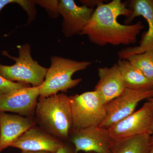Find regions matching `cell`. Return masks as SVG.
Wrapping results in <instances>:
<instances>
[{
	"mask_svg": "<svg viewBox=\"0 0 153 153\" xmlns=\"http://www.w3.org/2000/svg\"><path fill=\"white\" fill-rule=\"evenodd\" d=\"M117 64L126 88L136 90L153 89L152 82L128 60L119 59Z\"/></svg>",
	"mask_w": 153,
	"mask_h": 153,
	"instance_id": "15",
	"label": "cell"
},
{
	"mask_svg": "<svg viewBox=\"0 0 153 153\" xmlns=\"http://www.w3.org/2000/svg\"><path fill=\"white\" fill-rule=\"evenodd\" d=\"M89 61L76 60L53 56L51 66L47 69L44 83L40 86V97H47L59 91L66 92L82 81L80 78L73 79L72 75L77 71L86 69L91 65Z\"/></svg>",
	"mask_w": 153,
	"mask_h": 153,
	"instance_id": "3",
	"label": "cell"
},
{
	"mask_svg": "<svg viewBox=\"0 0 153 153\" xmlns=\"http://www.w3.org/2000/svg\"><path fill=\"white\" fill-rule=\"evenodd\" d=\"M40 86L23 88L0 97V112L16 113L27 117H35L40 96Z\"/></svg>",
	"mask_w": 153,
	"mask_h": 153,
	"instance_id": "10",
	"label": "cell"
},
{
	"mask_svg": "<svg viewBox=\"0 0 153 153\" xmlns=\"http://www.w3.org/2000/svg\"><path fill=\"white\" fill-rule=\"evenodd\" d=\"M56 153H76L74 146L69 142H65L63 146L58 150Z\"/></svg>",
	"mask_w": 153,
	"mask_h": 153,
	"instance_id": "21",
	"label": "cell"
},
{
	"mask_svg": "<svg viewBox=\"0 0 153 153\" xmlns=\"http://www.w3.org/2000/svg\"><path fill=\"white\" fill-rule=\"evenodd\" d=\"M36 125L35 117L0 112V152L11 147L19 137Z\"/></svg>",
	"mask_w": 153,
	"mask_h": 153,
	"instance_id": "13",
	"label": "cell"
},
{
	"mask_svg": "<svg viewBox=\"0 0 153 153\" xmlns=\"http://www.w3.org/2000/svg\"><path fill=\"white\" fill-rule=\"evenodd\" d=\"M126 60L139 69L153 83V50L132 55L128 57Z\"/></svg>",
	"mask_w": 153,
	"mask_h": 153,
	"instance_id": "17",
	"label": "cell"
},
{
	"mask_svg": "<svg viewBox=\"0 0 153 153\" xmlns=\"http://www.w3.org/2000/svg\"><path fill=\"white\" fill-rule=\"evenodd\" d=\"M73 128L100 126L107 117L105 105L95 91L69 96Z\"/></svg>",
	"mask_w": 153,
	"mask_h": 153,
	"instance_id": "5",
	"label": "cell"
},
{
	"mask_svg": "<svg viewBox=\"0 0 153 153\" xmlns=\"http://www.w3.org/2000/svg\"><path fill=\"white\" fill-rule=\"evenodd\" d=\"M16 3L24 9L28 16V23H31L36 18V10L34 1L30 0H0V12L9 4Z\"/></svg>",
	"mask_w": 153,
	"mask_h": 153,
	"instance_id": "18",
	"label": "cell"
},
{
	"mask_svg": "<svg viewBox=\"0 0 153 153\" xmlns=\"http://www.w3.org/2000/svg\"><path fill=\"white\" fill-rule=\"evenodd\" d=\"M30 86V84L27 83L12 82L0 75V97L13 91Z\"/></svg>",
	"mask_w": 153,
	"mask_h": 153,
	"instance_id": "19",
	"label": "cell"
},
{
	"mask_svg": "<svg viewBox=\"0 0 153 153\" xmlns=\"http://www.w3.org/2000/svg\"><path fill=\"white\" fill-rule=\"evenodd\" d=\"M65 143L36 125L19 137L11 147L22 151L56 153Z\"/></svg>",
	"mask_w": 153,
	"mask_h": 153,
	"instance_id": "12",
	"label": "cell"
},
{
	"mask_svg": "<svg viewBox=\"0 0 153 153\" xmlns=\"http://www.w3.org/2000/svg\"><path fill=\"white\" fill-rule=\"evenodd\" d=\"M113 139H125L153 134V103L151 99L127 117L108 128Z\"/></svg>",
	"mask_w": 153,
	"mask_h": 153,
	"instance_id": "6",
	"label": "cell"
},
{
	"mask_svg": "<svg viewBox=\"0 0 153 153\" xmlns=\"http://www.w3.org/2000/svg\"><path fill=\"white\" fill-rule=\"evenodd\" d=\"M129 4L132 14L126 19L125 23L128 25L136 17L142 16L147 22L149 28L139 46L127 47L118 52L120 59H126L132 55L153 50V0H131Z\"/></svg>",
	"mask_w": 153,
	"mask_h": 153,
	"instance_id": "9",
	"label": "cell"
},
{
	"mask_svg": "<svg viewBox=\"0 0 153 153\" xmlns=\"http://www.w3.org/2000/svg\"><path fill=\"white\" fill-rule=\"evenodd\" d=\"M151 100H152V102L153 103V97L152 98H150ZM151 140L152 141L153 140V134L152 135V136H151Z\"/></svg>",
	"mask_w": 153,
	"mask_h": 153,
	"instance_id": "25",
	"label": "cell"
},
{
	"mask_svg": "<svg viewBox=\"0 0 153 153\" xmlns=\"http://www.w3.org/2000/svg\"><path fill=\"white\" fill-rule=\"evenodd\" d=\"M97 71L99 80L94 91L105 105L120 95L126 88L117 63L111 67H100Z\"/></svg>",
	"mask_w": 153,
	"mask_h": 153,
	"instance_id": "14",
	"label": "cell"
},
{
	"mask_svg": "<svg viewBox=\"0 0 153 153\" xmlns=\"http://www.w3.org/2000/svg\"><path fill=\"white\" fill-rule=\"evenodd\" d=\"M59 13L63 17L62 32L67 38L80 34L91 19L95 9L79 6L73 0H61Z\"/></svg>",
	"mask_w": 153,
	"mask_h": 153,
	"instance_id": "11",
	"label": "cell"
},
{
	"mask_svg": "<svg viewBox=\"0 0 153 153\" xmlns=\"http://www.w3.org/2000/svg\"><path fill=\"white\" fill-rule=\"evenodd\" d=\"M21 153H51L47 152H30V151H22Z\"/></svg>",
	"mask_w": 153,
	"mask_h": 153,
	"instance_id": "23",
	"label": "cell"
},
{
	"mask_svg": "<svg viewBox=\"0 0 153 153\" xmlns=\"http://www.w3.org/2000/svg\"><path fill=\"white\" fill-rule=\"evenodd\" d=\"M153 97V89L136 90L126 88L120 95L105 105L106 118L99 126L109 128L134 112L140 102Z\"/></svg>",
	"mask_w": 153,
	"mask_h": 153,
	"instance_id": "8",
	"label": "cell"
},
{
	"mask_svg": "<svg viewBox=\"0 0 153 153\" xmlns=\"http://www.w3.org/2000/svg\"><path fill=\"white\" fill-rule=\"evenodd\" d=\"M148 153H153V140H151L150 146Z\"/></svg>",
	"mask_w": 153,
	"mask_h": 153,
	"instance_id": "24",
	"label": "cell"
},
{
	"mask_svg": "<svg viewBox=\"0 0 153 153\" xmlns=\"http://www.w3.org/2000/svg\"><path fill=\"white\" fill-rule=\"evenodd\" d=\"M35 118L37 124L48 133L64 142H69L73 127L69 96L61 93L39 97Z\"/></svg>",
	"mask_w": 153,
	"mask_h": 153,
	"instance_id": "2",
	"label": "cell"
},
{
	"mask_svg": "<svg viewBox=\"0 0 153 153\" xmlns=\"http://www.w3.org/2000/svg\"><path fill=\"white\" fill-rule=\"evenodd\" d=\"M19 56L15 57L6 51L4 56L16 61L14 65L6 66L0 63V75L12 82H23L32 85L33 87L41 86L44 83L48 68L39 65L33 59L30 44L19 46Z\"/></svg>",
	"mask_w": 153,
	"mask_h": 153,
	"instance_id": "4",
	"label": "cell"
},
{
	"mask_svg": "<svg viewBox=\"0 0 153 153\" xmlns=\"http://www.w3.org/2000/svg\"><path fill=\"white\" fill-rule=\"evenodd\" d=\"M35 4H38L44 8L49 16L53 19H56L59 17V2L57 0H37L34 1Z\"/></svg>",
	"mask_w": 153,
	"mask_h": 153,
	"instance_id": "20",
	"label": "cell"
},
{
	"mask_svg": "<svg viewBox=\"0 0 153 153\" xmlns=\"http://www.w3.org/2000/svg\"><path fill=\"white\" fill-rule=\"evenodd\" d=\"M103 1L100 0H82L80 1L82 5L85 6L87 7L94 9V7H97L99 5L103 2Z\"/></svg>",
	"mask_w": 153,
	"mask_h": 153,
	"instance_id": "22",
	"label": "cell"
},
{
	"mask_svg": "<svg viewBox=\"0 0 153 153\" xmlns=\"http://www.w3.org/2000/svg\"><path fill=\"white\" fill-rule=\"evenodd\" d=\"M85 153H95L94 152H85Z\"/></svg>",
	"mask_w": 153,
	"mask_h": 153,
	"instance_id": "26",
	"label": "cell"
},
{
	"mask_svg": "<svg viewBox=\"0 0 153 153\" xmlns=\"http://www.w3.org/2000/svg\"><path fill=\"white\" fill-rule=\"evenodd\" d=\"M113 140L108 128L99 126L72 128L69 142L73 144L75 153L79 152L111 153Z\"/></svg>",
	"mask_w": 153,
	"mask_h": 153,
	"instance_id": "7",
	"label": "cell"
},
{
	"mask_svg": "<svg viewBox=\"0 0 153 153\" xmlns=\"http://www.w3.org/2000/svg\"><path fill=\"white\" fill-rule=\"evenodd\" d=\"M131 14V10L121 0L101 3L96 8L90 21L79 35L87 36L91 43L102 47L108 44H135L138 36L144 28L142 22L123 25L117 21L120 16L127 19Z\"/></svg>",
	"mask_w": 153,
	"mask_h": 153,
	"instance_id": "1",
	"label": "cell"
},
{
	"mask_svg": "<svg viewBox=\"0 0 153 153\" xmlns=\"http://www.w3.org/2000/svg\"><path fill=\"white\" fill-rule=\"evenodd\" d=\"M151 136H139L125 139L114 140L111 153H148Z\"/></svg>",
	"mask_w": 153,
	"mask_h": 153,
	"instance_id": "16",
	"label": "cell"
}]
</instances>
